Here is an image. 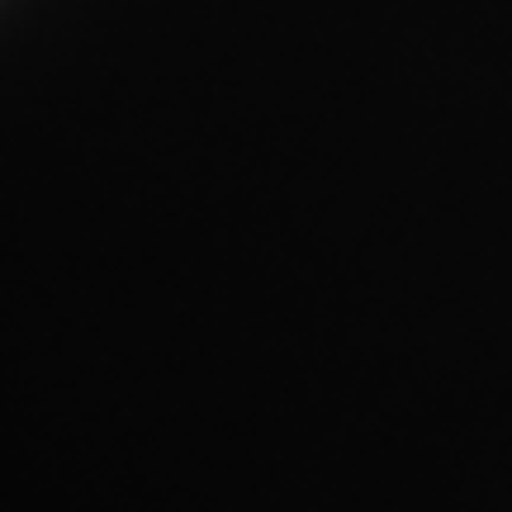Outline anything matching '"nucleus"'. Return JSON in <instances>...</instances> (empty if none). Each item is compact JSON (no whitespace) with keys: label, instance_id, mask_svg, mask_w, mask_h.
Masks as SVG:
<instances>
[]
</instances>
